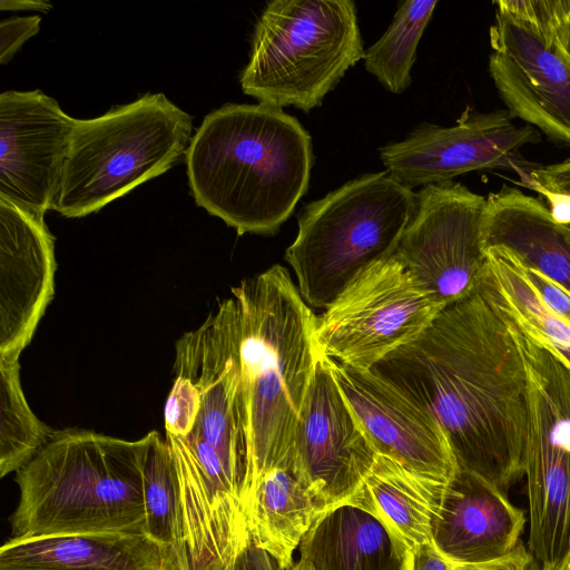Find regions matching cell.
I'll use <instances>...</instances> for the list:
<instances>
[{"label": "cell", "mask_w": 570, "mask_h": 570, "mask_svg": "<svg viewBox=\"0 0 570 570\" xmlns=\"http://www.w3.org/2000/svg\"><path fill=\"white\" fill-rule=\"evenodd\" d=\"M372 370L438 420L459 470L503 491L524 476L527 367L511 322L479 291Z\"/></svg>", "instance_id": "cell-1"}, {"label": "cell", "mask_w": 570, "mask_h": 570, "mask_svg": "<svg viewBox=\"0 0 570 570\" xmlns=\"http://www.w3.org/2000/svg\"><path fill=\"white\" fill-rule=\"evenodd\" d=\"M196 204L238 235H274L306 194L312 138L265 104H226L205 116L185 154Z\"/></svg>", "instance_id": "cell-2"}, {"label": "cell", "mask_w": 570, "mask_h": 570, "mask_svg": "<svg viewBox=\"0 0 570 570\" xmlns=\"http://www.w3.org/2000/svg\"><path fill=\"white\" fill-rule=\"evenodd\" d=\"M146 435L136 441L94 431H56L16 472L19 501L11 538L145 534Z\"/></svg>", "instance_id": "cell-3"}, {"label": "cell", "mask_w": 570, "mask_h": 570, "mask_svg": "<svg viewBox=\"0 0 570 570\" xmlns=\"http://www.w3.org/2000/svg\"><path fill=\"white\" fill-rule=\"evenodd\" d=\"M240 316L239 357L253 458L258 480L292 454L318 350L317 316L288 271L274 265L232 287ZM249 494V498H250ZM249 501V500H248Z\"/></svg>", "instance_id": "cell-4"}, {"label": "cell", "mask_w": 570, "mask_h": 570, "mask_svg": "<svg viewBox=\"0 0 570 570\" xmlns=\"http://www.w3.org/2000/svg\"><path fill=\"white\" fill-rule=\"evenodd\" d=\"M416 205V193L386 171L361 175L307 204L285 252L305 302L326 308L362 272L394 255Z\"/></svg>", "instance_id": "cell-5"}, {"label": "cell", "mask_w": 570, "mask_h": 570, "mask_svg": "<svg viewBox=\"0 0 570 570\" xmlns=\"http://www.w3.org/2000/svg\"><path fill=\"white\" fill-rule=\"evenodd\" d=\"M191 117L164 94H146L91 119H75L55 210L92 214L175 166Z\"/></svg>", "instance_id": "cell-6"}, {"label": "cell", "mask_w": 570, "mask_h": 570, "mask_svg": "<svg viewBox=\"0 0 570 570\" xmlns=\"http://www.w3.org/2000/svg\"><path fill=\"white\" fill-rule=\"evenodd\" d=\"M365 50L351 0H274L256 22L244 94L305 112L318 107Z\"/></svg>", "instance_id": "cell-7"}, {"label": "cell", "mask_w": 570, "mask_h": 570, "mask_svg": "<svg viewBox=\"0 0 570 570\" xmlns=\"http://www.w3.org/2000/svg\"><path fill=\"white\" fill-rule=\"evenodd\" d=\"M239 342V308L232 296L176 342L164 420L165 434L197 440L217 453L247 512L253 458Z\"/></svg>", "instance_id": "cell-8"}, {"label": "cell", "mask_w": 570, "mask_h": 570, "mask_svg": "<svg viewBox=\"0 0 570 570\" xmlns=\"http://www.w3.org/2000/svg\"><path fill=\"white\" fill-rule=\"evenodd\" d=\"M510 322L528 373V550L549 566L570 550V366Z\"/></svg>", "instance_id": "cell-9"}, {"label": "cell", "mask_w": 570, "mask_h": 570, "mask_svg": "<svg viewBox=\"0 0 570 570\" xmlns=\"http://www.w3.org/2000/svg\"><path fill=\"white\" fill-rule=\"evenodd\" d=\"M443 309L392 255L362 272L316 318V346L333 361L372 370L416 340Z\"/></svg>", "instance_id": "cell-10"}, {"label": "cell", "mask_w": 570, "mask_h": 570, "mask_svg": "<svg viewBox=\"0 0 570 570\" xmlns=\"http://www.w3.org/2000/svg\"><path fill=\"white\" fill-rule=\"evenodd\" d=\"M394 256L441 307L479 291L488 268L482 239L485 197L460 183L422 187Z\"/></svg>", "instance_id": "cell-11"}, {"label": "cell", "mask_w": 570, "mask_h": 570, "mask_svg": "<svg viewBox=\"0 0 570 570\" xmlns=\"http://www.w3.org/2000/svg\"><path fill=\"white\" fill-rule=\"evenodd\" d=\"M512 119L508 110L480 112L468 107L454 125L422 124L404 140L381 147L380 157L385 171L410 188L497 168L515 170L524 185L532 168L519 150L539 142L540 134Z\"/></svg>", "instance_id": "cell-12"}, {"label": "cell", "mask_w": 570, "mask_h": 570, "mask_svg": "<svg viewBox=\"0 0 570 570\" xmlns=\"http://www.w3.org/2000/svg\"><path fill=\"white\" fill-rule=\"evenodd\" d=\"M376 455L333 375L331 358L320 353L294 434L297 471L328 510L356 497Z\"/></svg>", "instance_id": "cell-13"}, {"label": "cell", "mask_w": 570, "mask_h": 570, "mask_svg": "<svg viewBox=\"0 0 570 570\" xmlns=\"http://www.w3.org/2000/svg\"><path fill=\"white\" fill-rule=\"evenodd\" d=\"M75 118L40 90L0 95V197L45 217L60 191Z\"/></svg>", "instance_id": "cell-14"}, {"label": "cell", "mask_w": 570, "mask_h": 570, "mask_svg": "<svg viewBox=\"0 0 570 570\" xmlns=\"http://www.w3.org/2000/svg\"><path fill=\"white\" fill-rule=\"evenodd\" d=\"M333 375L379 454L420 478L446 484L458 464L438 420L374 370L331 360Z\"/></svg>", "instance_id": "cell-15"}, {"label": "cell", "mask_w": 570, "mask_h": 570, "mask_svg": "<svg viewBox=\"0 0 570 570\" xmlns=\"http://www.w3.org/2000/svg\"><path fill=\"white\" fill-rule=\"evenodd\" d=\"M489 72L513 118L570 145V61L557 39L495 11Z\"/></svg>", "instance_id": "cell-16"}, {"label": "cell", "mask_w": 570, "mask_h": 570, "mask_svg": "<svg viewBox=\"0 0 570 570\" xmlns=\"http://www.w3.org/2000/svg\"><path fill=\"white\" fill-rule=\"evenodd\" d=\"M45 217L0 197V357H19L55 294Z\"/></svg>", "instance_id": "cell-17"}, {"label": "cell", "mask_w": 570, "mask_h": 570, "mask_svg": "<svg viewBox=\"0 0 570 570\" xmlns=\"http://www.w3.org/2000/svg\"><path fill=\"white\" fill-rule=\"evenodd\" d=\"M527 519L505 491L459 470L445 484L431 524V542L445 558L462 564H488L521 543Z\"/></svg>", "instance_id": "cell-18"}, {"label": "cell", "mask_w": 570, "mask_h": 570, "mask_svg": "<svg viewBox=\"0 0 570 570\" xmlns=\"http://www.w3.org/2000/svg\"><path fill=\"white\" fill-rule=\"evenodd\" d=\"M167 444L179 483L183 540L190 570H236L249 539L243 501L189 452Z\"/></svg>", "instance_id": "cell-19"}, {"label": "cell", "mask_w": 570, "mask_h": 570, "mask_svg": "<svg viewBox=\"0 0 570 570\" xmlns=\"http://www.w3.org/2000/svg\"><path fill=\"white\" fill-rule=\"evenodd\" d=\"M170 553L145 534L11 538L0 549V570H167Z\"/></svg>", "instance_id": "cell-20"}, {"label": "cell", "mask_w": 570, "mask_h": 570, "mask_svg": "<svg viewBox=\"0 0 570 570\" xmlns=\"http://www.w3.org/2000/svg\"><path fill=\"white\" fill-rule=\"evenodd\" d=\"M484 249L502 247L528 268L570 292V243L564 225L539 198L503 185L485 197L482 217Z\"/></svg>", "instance_id": "cell-21"}, {"label": "cell", "mask_w": 570, "mask_h": 570, "mask_svg": "<svg viewBox=\"0 0 570 570\" xmlns=\"http://www.w3.org/2000/svg\"><path fill=\"white\" fill-rule=\"evenodd\" d=\"M298 549L311 570H404L407 552L377 515L351 501L326 510Z\"/></svg>", "instance_id": "cell-22"}, {"label": "cell", "mask_w": 570, "mask_h": 570, "mask_svg": "<svg viewBox=\"0 0 570 570\" xmlns=\"http://www.w3.org/2000/svg\"><path fill=\"white\" fill-rule=\"evenodd\" d=\"M327 510L297 471L292 454L256 483L247 505L249 537L288 570L293 553Z\"/></svg>", "instance_id": "cell-23"}, {"label": "cell", "mask_w": 570, "mask_h": 570, "mask_svg": "<svg viewBox=\"0 0 570 570\" xmlns=\"http://www.w3.org/2000/svg\"><path fill=\"white\" fill-rule=\"evenodd\" d=\"M444 487L377 453L362 489L351 502L377 515L409 550L431 542V524Z\"/></svg>", "instance_id": "cell-24"}, {"label": "cell", "mask_w": 570, "mask_h": 570, "mask_svg": "<svg viewBox=\"0 0 570 570\" xmlns=\"http://www.w3.org/2000/svg\"><path fill=\"white\" fill-rule=\"evenodd\" d=\"M485 252L488 268L479 292L519 328L570 366V325L544 304L513 253L502 247Z\"/></svg>", "instance_id": "cell-25"}, {"label": "cell", "mask_w": 570, "mask_h": 570, "mask_svg": "<svg viewBox=\"0 0 570 570\" xmlns=\"http://www.w3.org/2000/svg\"><path fill=\"white\" fill-rule=\"evenodd\" d=\"M436 4L438 0L400 2L386 31L365 50V69L389 91L401 94L410 86L417 45Z\"/></svg>", "instance_id": "cell-26"}, {"label": "cell", "mask_w": 570, "mask_h": 570, "mask_svg": "<svg viewBox=\"0 0 570 570\" xmlns=\"http://www.w3.org/2000/svg\"><path fill=\"white\" fill-rule=\"evenodd\" d=\"M19 357H0V476L23 468L56 431L30 410L22 392Z\"/></svg>", "instance_id": "cell-27"}, {"label": "cell", "mask_w": 570, "mask_h": 570, "mask_svg": "<svg viewBox=\"0 0 570 570\" xmlns=\"http://www.w3.org/2000/svg\"><path fill=\"white\" fill-rule=\"evenodd\" d=\"M142 493L146 535L168 549L184 547L179 483L169 446L157 431L146 434Z\"/></svg>", "instance_id": "cell-28"}, {"label": "cell", "mask_w": 570, "mask_h": 570, "mask_svg": "<svg viewBox=\"0 0 570 570\" xmlns=\"http://www.w3.org/2000/svg\"><path fill=\"white\" fill-rule=\"evenodd\" d=\"M494 4L495 11L530 27L548 39H557V30L570 11V0H499Z\"/></svg>", "instance_id": "cell-29"}, {"label": "cell", "mask_w": 570, "mask_h": 570, "mask_svg": "<svg viewBox=\"0 0 570 570\" xmlns=\"http://www.w3.org/2000/svg\"><path fill=\"white\" fill-rule=\"evenodd\" d=\"M525 552L528 550L521 543L512 553L499 561L488 564H462L445 558L432 542H428L407 550L404 570H502Z\"/></svg>", "instance_id": "cell-30"}, {"label": "cell", "mask_w": 570, "mask_h": 570, "mask_svg": "<svg viewBox=\"0 0 570 570\" xmlns=\"http://www.w3.org/2000/svg\"><path fill=\"white\" fill-rule=\"evenodd\" d=\"M525 186L544 195L549 202H570V158L547 166H535Z\"/></svg>", "instance_id": "cell-31"}, {"label": "cell", "mask_w": 570, "mask_h": 570, "mask_svg": "<svg viewBox=\"0 0 570 570\" xmlns=\"http://www.w3.org/2000/svg\"><path fill=\"white\" fill-rule=\"evenodd\" d=\"M39 16L10 17L0 22V63L9 62L20 47L40 29Z\"/></svg>", "instance_id": "cell-32"}, {"label": "cell", "mask_w": 570, "mask_h": 570, "mask_svg": "<svg viewBox=\"0 0 570 570\" xmlns=\"http://www.w3.org/2000/svg\"><path fill=\"white\" fill-rule=\"evenodd\" d=\"M524 269L544 304L570 325V292L538 271Z\"/></svg>", "instance_id": "cell-33"}, {"label": "cell", "mask_w": 570, "mask_h": 570, "mask_svg": "<svg viewBox=\"0 0 570 570\" xmlns=\"http://www.w3.org/2000/svg\"><path fill=\"white\" fill-rule=\"evenodd\" d=\"M236 570H282L277 561L264 549L248 539L237 563Z\"/></svg>", "instance_id": "cell-34"}, {"label": "cell", "mask_w": 570, "mask_h": 570, "mask_svg": "<svg viewBox=\"0 0 570 570\" xmlns=\"http://www.w3.org/2000/svg\"><path fill=\"white\" fill-rule=\"evenodd\" d=\"M0 8L6 10H32L48 12L52 6L48 1L42 0H1Z\"/></svg>", "instance_id": "cell-35"}, {"label": "cell", "mask_w": 570, "mask_h": 570, "mask_svg": "<svg viewBox=\"0 0 570 570\" xmlns=\"http://www.w3.org/2000/svg\"><path fill=\"white\" fill-rule=\"evenodd\" d=\"M556 38L561 51L570 61V11L558 28Z\"/></svg>", "instance_id": "cell-36"}, {"label": "cell", "mask_w": 570, "mask_h": 570, "mask_svg": "<svg viewBox=\"0 0 570 570\" xmlns=\"http://www.w3.org/2000/svg\"><path fill=\"white\" fill-rule=\"evenodd\" d=\"M170 552L167 570H190L185 547L180 549H170Z\"/></svg>", "instance_id": "cell-37"}, {"label": "cell", "mask_w": 570, "mask_h": 570, "mask_svg": "<svg viewBox=\"0 0 570 570\" xmlns=\"http://www.w3.org/2000/svg\"><path fill=\"white\" fill-rule=\"evenodd\" d=\"M502 570H541V564L531 556L528 550V552H525L515 562Z\"/></svg>", "instance_id": "cell-38"}, {"label": "cell", "mask_w": 570, "mask_h": 570, "mask_svg": "<svg viewBox=\"0 0 570 570\" xmlns=\"http://www.w3.org/2000/svg\"><path fill=\"white\" fill-rule=\"evenodd\" d=\"M541 570H570V550L556 563L541 566Z\"/></svg>", "instance_id": "cell-39"}, {"label": "cell", "mask_w": 570, "mask_h": 570, "mask_svg": "<svg viewBox=\"0 0 570 570\" xmlns=\"http://www.w3.org/2000/svg\"><path fill=\"white\" fill-rule=\"evenodd\" d=\"M288 570H311L306 564L301 562L299 560L294 563Z\"/></svg>", "instance_id": "cell-40"}, {"label": "cell", "mask_w": 570, "mask_h": 570, "mask_svg": "<svg viewBox=\"0 0 570 570\" xmlns=\"http://www.w3.org/2000/svg\"><path fill=\"white\" fill-rule=\"evenodd\" d=\"M564 233H566V236H567V238H568V240L570 243V227L569 226L564 225Z\"/></svg>", "instance_id": "cell-41"}]
</instances>
